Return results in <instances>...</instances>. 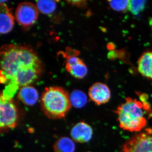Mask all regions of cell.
Listing matches in <instances>:
<instances>
[{
  "label": "cell",
  "instance_id": "6da1fadb",
  "mask_svg": "<svg viewBox=\"0 0 152 152\" xmlns=\"http://www.w3.org/2000/svg\"><path fill=\"white\" fill-rule=\"evenodd\" d=\"M1 83L21 87L34 83L42 70L40 60L32 49L11 45L1 49Z\"/></svg>",
  "mask_w": 152,
  "mask_h": 152
},
{
  "label": "cell",
  "instance_id": "7a4b0ae2",
  "mask_svg": "<svg viewBox=\"0 0 152 152\" xmlns=\"http://www.w3.org/2000/svg\"><path fill=\"white\" fill-rule=\"evenodd\" d=\"M147 113L143 104L136 99L128 97L115 111L120 127L130 132H140L145 128Z\"/></svg>",
  "mask_w": 152,
  "mask_h": 152
},
{
  "label": "cell",
  "instance_id": "3957f363",
  "mask_svg": "<svg viewBox=\"0 0 152 152\" xmlns=\"http://www.w3.org/2000/svg\"><path fill=\"white\" fill-rule=\"evenodd\" d=\"M70 96L59 87L46 88L41 99V106L45 115L52 119L64 118L71 109Z\"/></svg>",
  "mask_w": 152,
  "mask_h": 152
},
{
  "label": "cell",
  "instance_id": "277c9868",
  "mask_svg": "<svg viewBox=\"0 0 152 152\" xmlns=\"http://www.w3.org/2000/svg\"><path fill=\"white\" fill-rule=\"evenodd\" d=\"M121 152H152V127L147 128L125 142Z\"/></svg>",
  "mask_w": 152,
  "mask_h": 152
},
{
  "label": "cell",
  "instance_id": "5b68a950",
  "mask_svg": "<svg viewBox=\"0 0 152 152\" xmlns=\"http://www.w3.org/2000/svg\"><path fill=\"white\" fill-rule=\"evenodd\" d=\"M0 127L1 130L13 129L18 122L19 112L16 104L12 99L1 97Z\"/></svg>",
  "mask_w": 152,
  "mask_h": 152
},
{
  "label": "cell",
  "instance_id": "8992f818",
  "mask_svg": "<svg viewBox=\"0 0 152 152\" xmlns=\"http://www.w3.org/2000/svg\"><path fill=\"white\" fill-rule=\"evenodd\" d=\"M15 15L19 24L27 27L34 23L38 18L39 12L37 8L32 3L24 2L18 5Z\"/></svg>",
  "mask_w": 152,
  "mask_h": 152
},
{
  "label": "cell",
  "instance_id": "52a82bcc",
  "mask_svg": "<svg viewBox=\"0 0 152 152\" xmlns=\"http://www.w3.org/2000/svg\"><path fill=\"white\" fill-rule=\"evenodd\" d=\"M88 95L95 104L100 105L108 102L110 99V90L105 84L96 83L89 89Z\"/></svg>",
  "mask_w": 152,
  "mask_h": 152
},
{
  "label": "cell",
  "instance_id": "ba28073f",
  "mask_svg": "<svg viewBox=\"0 0 152 152\" xmlns=\"http://www.w3.org/2000/svg\"><path fill=\"white\" fill-rule=\"evenodd\" d=\"M70 135L74 141L80 143H85L89 141L92 137L93 129L87 123L80 122L72 128Z\"/></svg>",
  "mask_w": 152,
  "mask_h": 152
},
{
  "label": "cell",
  "instance_id": "9c48e42d",
  "mask_svg": "<svg viewBox=\"0 0 152 152\" xmlns=\"http://www.w3.org/2000/svg\"><path fill=\"white\" fill-rule=\"evenodd\" d=\"M76 55L75 54L66 56V69L74 77L82 79L86 75L88 69L83 62L76 56Z\"/></svg>",
  "mask_w": 152,
  "mask_h": 152
},
{
  "label": "cell",
  "instance_id": "30bf717a",
  "mask_svg": "<svg viewBox=\"0 0 152 152\" xmlns=\"http://www.w3.org/2000/svg\"><path fill=\"white\" fill-rule=\"evenodd\" d=\"M4 2L1 1L0 32L1 34L10 32L12 29L14 25V17Z\"/></svg>",
  "mask_w": 152,
  "mask_h": 152
},
{
  "label": "cell",
  "instance_id": "8fae6325",
  "mask_svg": "<svg viewBox=\"0 0 152 152\" xmlns=\"http://www.w3.org/2000/svg\"><path fill=\"white\" fill-rule=\"evenodd\" d=\"M18 97L25 105L33 106L37 102L39 94L34 87L26 86L21 88L18 93Z\"/></svg>",
  "mask_w": 152,
  "mask_h": 152
},
{
  "label": "cell",
  "instance_id": "7c38bea8",
  "mask_svg": "<svg viewBox=\"0 0 152 152\" xmlns=\"http://www.w3.org/2000/svg\"><path fill=\"white\" fill-rule=\"evenodd\" d=\"M138 69L143 77L152 79V52H145L140 57L138 61Z\"/></svg>",
  "mask_w": 152,
  "mask_h": 152
},
{
  "label": "cell",
  "instance_id": "4fadbf2b",
  "mask_svg": "<svg viewBox=\"0 0 152 152\" xmlns=\"http://www.w3.org/2000/svg\"><path fill=\"white\" fill-rule=\"evenodd\" d=\"M75 141L66 137L58 139L53 145L54 152H75Z\"/></svg>",
  "mask_w": 152,
  "mask_h": 152
},
{
  "label": "cell",
  "instance_id": "5bb4252c",
  "mask_svg": "<svg viewBox=\"0 0 152 152\" xmlns=\"http://www.w3.org/2000/svg\"><path fill=\"white\" fill-rule=\"evenodd\" d=\"M87 98L86 94L80 90H75L70 96L72 105L77 108H81L84 107L88 101Z\"/></svg>",
  "mask_w": 152,
  "mask_h": 152
},
{
  "label": "cell",
  "instance_id": "9a60e30c",
  "mask_svg": "<svg viewBox=\"0 0 152 152\" xmlns=\"http://www.w3.org/2000/svg\"><path fill=\"white\" fill-rule=\"evenodd\" d=\"M38 10L45 15H50L56 8V1H36Z\"/></svg>",
  "mask_w": 152,
  "mask_h": 152
},
{
  "label": "cell",
  "instance_id": "2e32d148",
  "mask_svg": "<svg viewBox=\"0 0 152 152\" xmlns=\"http://www.w3.org/2000/svg\"><path fill=\"white\" fill-rule=\"evenodd\" d=\"M145 1H129L128 10L133 15H138L145 9Z\"/></svg>",
  "mask_w": 152,
  "mask_h": 152
},
{
  "label": "cell",
  "instance_id": "e0dca14e",
  "mask_svg": "<svg viewBox=\"0 0 152 152\" xmlns=\"http://www.w3.org/2000/svg\"><path fill=\"white\" fill-rule=\"evenodd\" d=\"M109 2L111 7L115 10L122 12L128 10L129 1H111Z\"/></svg>",
  "mask_w": 152,
  "mask_h": 152
},
{
  "label": "cell",
  "instance_id": "ac0fdd59",
  "mask_svg": "<svg viewBox=\"0 0 152 152\" xmlns=\"http://www.w3.org/2000/svg\"><path fill=\"white\" fill-rule=\"evenodd\" d=\"M67 2L72 5L81 7H84L86 4V1H68Z\"/></svg>",
  "mask_w": 152,
  "mask_h": 152
},
{
  "label": "cell",
  "instance_id": "d6986e66",
  "mask_svg": "<svg viewBox=\"0 0 152 152\" xmlns=\"http://www.w3.org/2000/svg\"><path fill=\"white\" fill-rule=\"evenodd\" d=\"M149 25L151 27V28L152 30V18H151L149 19Z\"/></svg>",
  "mask_w": 152,
  "mask_h": 152
}]
</instances>
